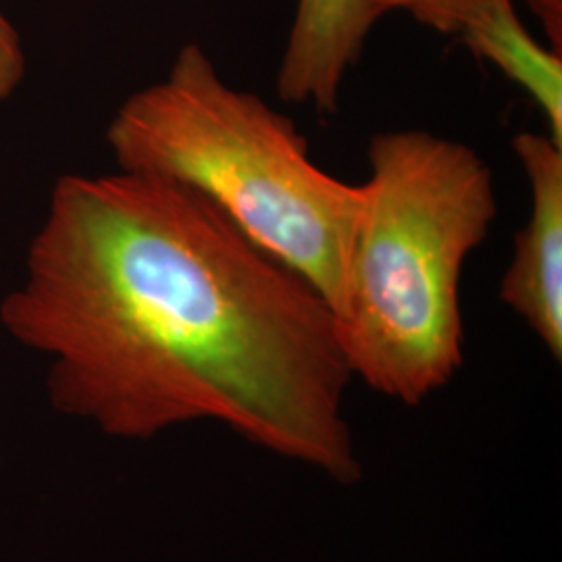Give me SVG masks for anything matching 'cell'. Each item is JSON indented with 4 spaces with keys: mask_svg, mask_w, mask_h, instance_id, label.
I'll return each mask as SVG.
<instances>
[{
    "mask_svg": "<svg viewBox=\"0 0 562 562\" xmlns=\"http://www.w3.org/2000/svg\"><path fill=\"white\" fill-rule=\"evenodd\" d=\"M380 20L371 0H299L278 71V97L336 113L341 83Z\"/></svg>",
    "mask_w": 562,
    "mask_h": 562,
    "instance_id": "obj_5",
    "label": "cell"
},
{
    "mask_svg": "<svg viewBox=\"0 0 562 562\" xmlns=\"http://www.w3.org/2000/svg\"><path fill=\"white\" fill-rule=\"evenodd\" d=\"M0 323L50 362L55 406L111 438L220 423L331 482L362 477L331 308L180 181L63 176Z\"/></svg>",
    "mask_w": 562,
    "mask_h": 562,
    "instance_id": "obj_1",
    "label": "cell"
},
{
    "mask_svg": "<svg viewBox=\"0 0 562 562\" xmlns=\"http://www.w3.org/2000/svg\"><path fill=\"white\" fill-rule=\"evenodd\" d=\"M477 2L480 0H371L378 18L390 11H408L415 20L446 34H454L462 15Z\"/></svg>",
    "mask_w": 562,
    "mask_h": 562,
    "instance_id": "obj_7",
    "label": "cell"
},
{
    "mask_svg": "<svg viewBox=\"0 0 562 562\" xmlns=\"http://www.w3.org/2000/svg\"><path fill=\"white\" fill-rule=\"evenodd\" d=\"M531 11L540 18L552 50L561 53L562 48V0H527Z\"/></svg>",
    "mask_w": 562,
    "mask_h": 562,
    "instance_id": "obj_9",
    "label": "cell"
},
{
    "mask_svg": "<svg viewBox=\"0 0 562 562\" xmlns=\"http://www.w3.org/2000/svg\"><path fill=\"white\" fill-rule=\"evenodd\" d=\"M117 169L199 192L267 255L340 311L361 186L323 171L308 142L261 97L229 86L199 44L121 102L106 127Z\"/></svg>",
    "mask_w": 562,
    "mask_h": 562,
    "instance_id": "obj_3",
    "label": "cell"
},
{
    "mask_svg": "<svg viewBox=\"0 0 562 562\" xmlns=\"http://www.w3.org/2000/svg\"><path fill=\"white\" fill-rule=\"evenodd\" d=\"M27 60L20 34L0 11V102L13 99L25 80Z\"/></svg>",
    "mask_w": 562,
    "mask_h": 562,
    "instance_id": "obj_8",
    "label": "cell"
},
{
    "mask_svg": "<svg viewBox=\"0 0 562 562\" xmlns=\"http://www.w3.org/2000/svg\"><path fill=\"white\" fill-rule=\"evenodd\" d=\"M454 34L521 88L542 111L548 136L562 144V55L527 32L513 0H480L462 15Z\"/></svg>",
    "mask_w": 562,
    "mask_h": 562,
    "instance_id": "obj_6",
    "label": "cell"
},
{
    "mask_svg": "<svg viewBox=\"0 0 562 562\" xmlns=\"http://www.w3.org/2000/svg\"><path fill=\"white\" fill-rule=\"evenodd\" d=\"M367 159L338 336L352 380L419 406L462 367V267L496 220L494 173L425 130L375 134Z\"/></svg>",
    "mask_w": 562,
    "mask_h": 562,
    "instance_id": "obj_2",
    "label": "cell"
},
{
    "mask_svg": "<svg viewBox=\"0 0 562 562\" xmlns=\"http://www.w3.org/2000/svg\"><path fill=\"white\" fill-rule=\"evenodd\" d=\"M513 150L529 181V220L501 281V301L521 317L548 355L562 359V144L522 132Z\"/></svg>",
    "mask_w": 562,
    "mask_h": 562,
    "instance_id": "obj_4",
    "label": "cell"
}]
</instances>
